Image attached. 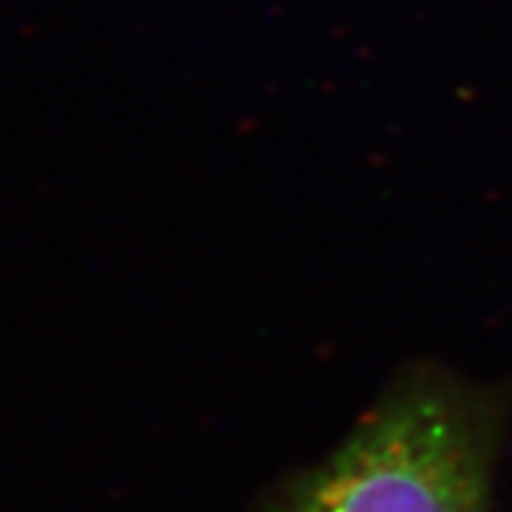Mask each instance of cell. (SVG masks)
Returning <instances> with one entry per match:
<instances>
[{"instance_id":"6da1fadb","label":"cell","mask_w":512,"mask_h":512,"mask_svg":"<svg viewBox=\"0 0 512 512\" xmlns=\"http://www.w3.org/2000/svg\"><path fill=\"white\" fill-rule=\"evenodd\" d=\"M498 421L447 376H410L268 512H493Z\"/></svg>"}]
</instances>
